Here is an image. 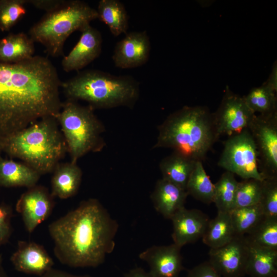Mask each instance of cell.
I'll return each mask as SVG.
<instances>
[{
    "label": "cell",
    "mask_w": 277,
    "mask_h": 277,
    "mask_svg": "<svg viewBox=\"0 0 277 277\" xmlns=\"http://www.w3.org/2000/svg\"><path fill=\"white\" fill-rule=\"evenodd\" d=\"M188 195L186 190L162 178L156 182L150 197L155 210L171 219L185 207Z\"/></svg>",
    "instance_id": "18"
},
{
    "label": "cell",
    "mask_w": 277,
    "mask_h": 277,
    "mask_svg": "<svg viewBox=\"0 0 277 277\" xmlns=\"http://www.w3.org/2000/svg\"><path fill=\"white\" fill-rule=\"evenodd\" d=\"M235 236L229 213L217 212L215 218L210 220L202 238L211 249L224 245Z\"/></svg>",
    "instance_id": "25"
},
{
    "label": "cell",
    "mask_w": 277,
    "mask_h": 277,
    "mask_svg": "<svg viewBox=\"0 0 277 277\" xmlns=\"http://www.w3.org/2000/svg\"><path fill=\"white\" fill-rule=\"evenodd\" d=\"M41 175L24 163L0 157V186L5 187H25L35 185Z\"/></svg>",
    "instance_id": "20"
},
{
    "label": "cell",
    "mask_w": 277,
    "mask_h": 277,
    "mask_svg": "<svg viewBox=\"0 0 277 277\" xmlns=\"http://www.w3.org/2000/svg\"><path fill=\"white\" fill-rule=\"evenodd\" d=\"M61 84L56 68L46 57L0 62V137L44 117L57 118L62 105Z\"/></svg>",
    "instance_id": "1"
},
{
    "label": "cell",
    "mask_w": 277,
    "mask_h": 277,
    "mask_svg": "<svg viewBox=\"0 0 277 277\" xmlns=\"http://www.w3.org/2000/svg\"><path fill=\"white\" fill-rule=\"evenodd\" d=\"M245 236L250 244L277 250V218L264 217Z\"/></svg>",
    "instance_id": "30"
},
{
    "label": "cell",
    "mask_w": 277,
    "mask_h": 277,
    "mask_svg": "<svg viewBox=\"0 0 277 277\" xmlns=\"http://www.w3.org/2000/svg\"><path fill=\"white\" fill-rule=\"evenodd\" d=\"M254 141L263 179L277 177V112L253 116L248 127Z\"/></svg>",
    "instance_id": "9"
},
{
    "label": "cell",
    "mask_w": 277,
    "mask_h": 277,
    "mask_svg": "<svg viewBox=\"0 0 277 277\" xmlns=\"http://www.w3.org/2000/svg\"><path fill=\"white\" fill-rule=\"evenodd\" d=\"M57 118L48 116L0 137L2 152L17 158L41 175L53 172L67 152Z\"/></svg>",
    "instance_id": "4"
},
{
    "label": "cell",
    "mask_w": 277,
    "mask_h": 277,
    "mask_svg": "<svg viewBox=\"0 0 277 277\" xmlns=\"http://www.w3.org/2000/svg\"><path fill=\"white\" fill-rule=\"evenodd\" d=\"M80 31L78 41L62 61V68L67 72L82 69L98 57L102 52L103 39L98 30L89 24Z\"/></svg>",
    "instance_id": "14"
},
{
    "label": "cell",
    "mask_w": 277,
    "mask_h": 277,
    "mask_svg": "<svg viewBox=\"0 0 277 277\" xmlns=\"http://www.w3.org/2000/svg\"><path fill=\"white\" fill-rule=\"evenodd\" d=\"M170 220L173 225V243L181 248L202 238L210 221L209 217L201 211L187 209L185 207Z\"/></svg>",
    "instance_id": "16"
},
{
    "label": "cell",
    "mask_w": 277,
    "mask_h": 277,
    "mask_svg": "<svg viewBox=\"0 0 277 277\" xmlns=\"http://www.w3.org/2000/svg\"><path fill=\"white\" fill-rule=\"evenodd\" d=\"M248 253L245 235H236L224 245L211 248L209 263L222 277H242L246 274Z\"/></svg>",
    "instance_id": "11"
},
{
    "label": "cell",
    "mask_w": 277,
    "mask_h": 277,
    "mask_svg": "<svg viewBox=\"0 0 277 277\" xmlns=\"http://www.w3.org/2000/svg\"><path fill=\"white\" fill-rule=\"evenodd\" d=\"M187 277H222L208 262H204L189 270Z\"/></svg>",
    "instance_id": "35"
},
{
    "label": "cell",
    "mask_w": 277,
    "mask_h": 277,
    "mask_svg": "<svg viewBox=\"0 0 277 277\" xmlns=\"http://www.w3.org/2000/svg\"><path fill=\"white\" fill-rule=\"evenodd\" d=\"M264 217L277 218V177L263 180V188L259 203Z\"/></svg>",
    "instance_id": "33"
},
{
    "label": "cell",
    "mask_w": 277,
    "mask_h": 277,
    "mask_svg": "<svg viewBox=\"0 0 277 277\" xmlns=\"http://www.w3.org/2000/svg\"><path fill=\"white\" fill-rule=\"evenodd\" d=\"M96 11L98 19L105 24L111 34L118 36L128 29V15L125 7L119 0H101Z\"/></svg>",
    "instance_id": "24"
},
{
    "label": "cell",
    "mask_w": 277,
    "mask_h": 277,
    "mask_svg": "<svg viewBox=\"0 0 277 277\" xmlns=\"http://www.w3.org/2000/svg\"><path fill=\"white\" fill-rule=\"evenodd\" d=\"M2 152V149H1V145H0V157L1 156V154Z\"/></svg>",
    "instance_id": "41"
},
{
    "label": "cell",
    "mask_w": 277,
    "mask_h": 277,
    "mask_svg": "<svg viewBox=\"0 0 277 277\" xmlns=\"http://www.w3.org/2000/svg\"><path fill=\"white\" fill-rule=\"evenodd\" d=\"M39 277H93L89 275H75L53 268Z\"/></svg>",
    "instance_id": "37"
},
{
    "label": "cell",
    "mask_w": 277,
    "mask_h": 277,
    "mask_svg": "<svg viewBox=\"0 0 277 277\" xmlns=\"http://www.w3.org/2000/svg\"><path fill=\"white\" fill-rule=\"evenodd\" d=\"M181 248L174 243L166 246H152L139 254L149 267L153 277H179L184 269Z\"/></svg>",
    "instance_id": "15"
},
{
    "label": "cell",
    "mask_w": 277,
    "mask_h": 277,
    "mask_svg": "<svg viewBox=\"0 0 277 277\" xmlns=\"http://www.w3.org/2000/svg\"><path fill=\"white\" fill-rule=\"evenodd\" d=\"M61 88L68 100L85 101L93 109L132 108L140 94V84L131 75L95 69L78 72L62 82Z\"/></svg>",
    "instance_id": "5"
},
{
    "label": "cell",
    "mask_w": 277,
    "mask_h": 277,
    "mask_svg": "<svg viewBox=\"0 0 277 277\" xmlns=\"http://www.w3.org/2000/svg\"><path fill=\"white\" fill-rule=\"evenodd\" d=\"M53 199L48 189L39 185L28 188L21 195L15 209L21 215L28 232H33L50 216L54 206Z\"/></svg>",
    "instance_id": "12"
},
{
    "label": "cell",
    "mask_w": 277,
    "mask_h": 277,
    "mask_svg": "<svg viewBox=\"0 0 277 277\" xmlns=\"http://www.w3.org/2000/svg\"><path fill=\"white\" fill-rule=\"evenodd\" d=\"M98 18L96 10L80 0L65 1L46 12L29 33L34 42L43 45L52 57L63 54L65 41L74 31H81Z\"/></svg>",
    "instance_id": "6"
},
{
    "label": "cell",
    "mask_w": 277,
    "mask_h": 277,
    "mask_svg": "<svg viewBox=\"0 0 277 277\" xmlns=\"http://www.w3.org/2000/svg\"><path fill=\"white\" fill-rule=\"evenodd\" d=\"M27 4H30L34 7L48 12L61 4L64 0H26Z\"/></svg>",
    "instance_id": "36"
},
{
    "label": "cell",
    "mask_w": 277,
    "mask_h": 277,
    "mask_svg": "<svg viewBox=\"0 0 277 277\" xmlns=\"http://www.w3.org/2000/svg\"><path fill=\"white\" fill-rule=\"evenodd\" d=\"M118 229L117 221L95 199L81 202L48 227L55 256L74 268L102 264L114 250Z\"/></svg>",
    "instance_id": "2"
},
{
    "label": "cell",
    "mask_w": 277,
    "mask_h": 277,
    "mask_svg": "<svg viewBox=\"0 0 277 277\" xmlns=\"http://www.w3.org/2000/svg\"><path fill=\"white\" fill-rule=\"evenodd\" d=\"M34 41L24 32L11 33L0 39V62L16 63L31 58Z\"/></svg>",
    "instance_id": "21"
},
{
    "label": "cell",
    "mask_w": 277,
    "mask_h": 277,
    "mask_svg": "<svg viewBox=\"0 0 277 277\" xmlns=\"http://www.w3.org/2000/svg\"><path fill=\"white\" fill-rule=\"evenodd\" d=\"M212 114L219 136H229L248 128L255 114L247 106L244 96L234 93L228 86L219 108Z\"/></svg>",
    "instance_id": "10"
},
{
    "label": "cell",
    "mask_w": 277,
    "mask_h": 277,
    "mask_svg": "<svg viewBox=\"0 0 277 277\" xmlns=\"http://www.w3.org/2000/svg\"><path fill=\"white\" fill-rule=\"evenodd\" d=\"M150 51L151 43L147 32L132 31L125 34L117 42L112 59L117 68H134L148 62Z\"/></svg>",
    "instance_id": "13"
},
{
    "label": "cell",
    "mask_w": 277,
    "mask_h": 277,
    "mask_svg": "<svg viewBox=\"0 0 277 277\" xmlns=\"http://www.w3.org/2000/svg\"><path fill=\"white\" fill-rule=\"evenodd\" d=\"M124 277H153L149 272L140 267H135L125 273Z\"/></svg>",
    "instance_id": "39"
},
{
    "label": "cell",
    "mask_w": 277,
    "mask_h": 277,
    "mask_svg": "<svg viewBox=\"0 0 277 277\" xmlns=\"http://www.w3.org/2000/svg\"><path fill=\"white\" fill-rule=\"evenodd\" d=\"M12 208L6 204L0 205V246L6 244L12 232Z\"/></svg>",
    "instance_id": "34"
},
{
    "label": "cell",
    "mask_w": 277,
    "mask_h": 277,
    "mask_svg": "<svg viewBox=\"0 0 277 277\" xmlns=\"http://www.w3.org/2000/svg\"><path fill=\"white\" fill-rule=\"evenodd\" d=\"M217 165L243 179L264 180L259 171L255 143L248 128L229 136Z\"/></svg>",
    "instance_id": "8"
},
{
    "label": "cell",
    "mask_w": 277,
    "mask_h": 277,
    "mask_svg": "<svg viewBox=\"0 0 277 277\" xmlns=\"http://www.w3.org/2000/svg\"><path fill=\"white\" fill-rule=\"evenodd\" d=\"M89 106L67 100L62 103L57 117L71 162L77 163L89 152L101 151L106 146L102 136L105 129Z\"/></svg>",
    "instance_id": "7"
},
{
    "label": "cell",
    "mask_w": 277,
    "mask_h": 277,
    "mask_svg": "<svg viewBox=\"0 0 277 277\" xmlns=\"http://www.w3.org/2000/svg\"><path fill=\"white\" fill-rule=\"evenodd\" d=\"M238 184L234 174L226 171L214 184L213 203L217 212H229L234 208Z\"/></svg>",
    "instance_id": "28"
},
{
    "label": "cell",
    "mask_w": 277,
    "mask_h": 277,
    "mask_svg": "<svg viewBox=\"0 0 277 277\" xmlns=\"http://www.w3.org/2000/svg\"><path fill=\"white\" fill-rule=\"evenodd\" d=\"M196 162L173 152L160 163L162 178L186 190Z\"/></svg>",
    "instance_id": "22"
},
{
    "label": "cell",
    "mask_w": 277,
    "mask_h": 277,
    "mask_svg": "<svg viewBox=\"0 0 277 277\" xmlns=\"http://www.w3.org/2000/svg\"><path fill=\"white\" fill-rule=\"evenodd\" d=\"M244 97L248 107L255 114L268 115L277 112L276 92L265 83L252 88Z\"/></svg>",
    "instance_id": "27"
},
{
    "label": "cell",
    "mask_w": 277,
    "mask_h": 277,
    "mask_svg": "<svg viewBox=\"0 0 277 277\" xmlns=\"http://www.w3.org/2000/svg\"><path fill=\"white\" fill-rule=\"evenodd\" d=\"M10 261L17 271L39 276L54 265L53 259L42 245L26 241L17 242V249Z\"/></svg>",
    "instance_id": "17"
},
{
    "label": "cell",
    "mask_w": 277,
    "mask_h": 277,
    "mask_svg": "<svg viewBox=\"0 0 277 277\" xmlns=\"http://www.w3.org/2000/svg\"><path fill=\"white\" fill-rule=\"evenodd\" d=\"M3 260L2 255L0 254V277H7L3 267Z\"/></svg>",
    "instance_id": "40"
},
{
    "label": "cell",
    "mask_w": 277,
    "mask_h": 277,
    "mask_svg": "<svg viewBox=\"0 0 277 277\" xmlns=\"http://www.w3.org/2000/svg\"><path fill=\"white\" fill-rule=\"evenodd\" d=\"M186 190L188 195H190L204 203L209 204L213 203L214 184L206 173L202 161L195 162Z\"/></svg>",
    "instance_id": "26"
},
{
    "label": "cell",
    "mask_w": 277,
    "mask_h": 277,
    "mask_svg": "<svg viewBox=\"0 0 277 277\" xmlns=\"http://www.w3.org/2000/svg\"><path fill=\"white\" fill-rule=\"evenodd\" d=\"M26 0H0V30H9L26 13Z\"/></svg>",
    "instance_id": "32"
},
{
    "label": "cell",
    "mask_w": 277,
    "mask_h": 277,
    "mask_svg": "<svg viewBox=\"0 0 277 277\" xmlns=\"http://www.w3.org/2000/svg\"><path fill=\"white\" fill-rule=\"evenodd\" d=\"M53 172L51 194L53 197L67 199L76 194L82 179V170L76 163H59Z\"/></svg>",
    "instance_id": "19"
},
{
    "label": "cell",
    "mask_w": 277,
    "mask_h": 277,
    "mask_svg": "<svg viewBox=\"0 0 277 277\" xmlns=\"http://www.w3.org/2000/svg\"><path fill=\"white\" fill-rule=\"evenodd\" d=\"M262 188L263 180L247 179L238 182L234 208L249 206L259 204Z\"/></svg>",
    "instance_id": "31"
},
{
    "label": "cell",
    "mask_w": 277,
    "mask_h": 277,
    "mask_svg": "<svg viewBox=\"0 0 277 277\" xmlns=\"http://www.w3.org/2000/svg\"><path fill=\"white\" fill-rule=\"evenodd\" d=\"M235 235L250 232L264 217L259 204L233 208L229 212Z\"/></svg>",
    "instance_id": "29"
},
{
    "label": "cell",
    "mask_w": 277,
    "mask_h": 277,
    "mask_svg": "<svg viewBox=\"0 0 277 277\" xmlns=\"http://www.w3.org/2000/svg\"><path fill=\"white\" fill-rule=\"evenodd\" d=\"M248 245L246 274L251 277H277V250Z\"/></svg>",
    "instance_id": "23"
},
{
    "label": "cell",
    "mask_w": 277,
    "mask_h": 277,
    "mask_svg": "<svg viewBox=\"0 0 277 277\" xmlns=\"http://www.w3.org/2000/svg\"><path fill=\"white\" fill-rule=\"evenodd\" d=\"M153 148H170L195 161H203L220 136L213 114L206 106H184L158 126Z\"/></svg>",
    "instance_id": "3"
},
{
    "label": "cell",
    "mask_w": 277,
    "mask_h": 277,
    "mask_svg": "<svg viewBox=\"0 0 277 277\" xmlns=\"http://www.w3.org/2000/svg\"><path fill=\"white\" fill-rule=\"evenodd\" d=\"M264 83L274 91H277V64L276 62L273 64L269 76Z\"/></svg>",
    "instance_id": "38"
}]
</instances>
